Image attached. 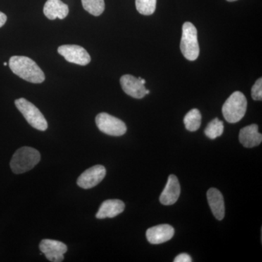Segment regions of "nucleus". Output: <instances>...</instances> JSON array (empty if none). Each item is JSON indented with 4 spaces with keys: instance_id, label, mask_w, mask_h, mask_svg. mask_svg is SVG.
<instances>
[{
    "instance_id": "obj_1",
    "label": "nucleus",
    "mask_w": 262,
    "mask_h": 262,
    "mask_svg": "<svg viewBox=\"0 0 262 262\" xmlns=\"http://www.w3.org/2000/svg\"><path fill=\"white\" fill-rule=\"evenodd\" d=\"M9 67L15 75L32 83H42L46 80V76L42 70L28 57H11L10 58Z\"/></svg>"
},
{
    "instance_id": "obj_2",
    "label": "nucleus",
    "mask_w": 262,
    "mask_h": 262,
    "mask_svg": "<svg viewBox=\"0 0 262 262\" xmlns=\"http://www.w3.org/2000/svg\"><path fill=\"white\" fill-rule=\"evenodd\" d=\"M40 153L37 149L24 146L15 151L10 161V168L15 174L26 173L32 170L40 161Z\"/></svg>"
},
{
    "instance_id": "obj_3",
    "label": "nucleus",
    "mask_w": 262,
    "mask_h": 262,
    "mask_svg": "<svg viewBox=\"0 0 262 262\" xmlns=\"http://www.w3.org/2000/svg\"><path fill=\"white\" fill-rule=\"evenodd\" d=\"M247 99L241 91H235L231 95L224 103L222 113L226 120L229 123L241 121L247 110Z\"/></svg>"
},
{
    "instance_id": "obj_4",
    "label": "nucleus",
    "mask_w": 262,
    "mask_h": 262,
    "mask_svg": "<svg viewBox=\"0 0 262 262\" xmlns=\"http://www.w3.org/2000/svg\"><path fill=\"white\" fill-rule=\"evenodd\" d=\"M183 56L189 61H195L200 54L198 40V31L190 22H186L182 27V37L180 44Z\"/></svg>"
},
{
    "instance_id": "obj_5",
    "label": "nucleus",
    "mask_w": 262,
    "mask_h": 262,
    "mask_svg": "<svg viewBox=\"0 0 262 262\" xmlns=\"http://www.w3.org/2000/svg\"><path fill=\"white\" fill-rule=\"evenodd\" d=\"M15 104L31 126L41 131L47 130V120L37 106L24 98L15 100Z\"/></svg>"
},
{
    "instance_id": "obj_6",
    "label": "nucleus",
    "mask_w": 262,
    "mask_h": 262,
    "mask_svg": "<svg viewBox=\"0 0 262 262\" xmlns=\"http://www.w3.org/2000/svg\"><path fill=\"white\" fill-rule=\"evenodd\" d=\"M96 123L101 132L108 136H123L127 131L125 122L107 113L98 114L96 117Z\"/></svg>"
},
{
    "instance_id": "obj_7",
    "label": "nucleus",
    "mask_w": 262,
    "mask_h": 262,
    "mask_svg": "<svg viewBox=\"0 0 262 262\" xmlns=\"http://www.w3.org/2000/svg\"><path fill=\"white\" fill-rule=\"evenodd\" d=\"M58 52L67 61L80 66L91 62V56L84 48L76 45H65L58 48Z\"/></svg>"
},
{
    "instance_id": "obj_8",
    "label": "nucleus",
    "mask_w": 262,
    "mask_h": 262,
    "mask_svg": "<svg viewBox=\"0 0 262 262\" xmlns=\"http://www.w3.org/2000/svg\"><path fill=\"white\" fill-rule=\"evenodd\" d=\"M106 173L104 166L101 165H94L81 174L77 179V185L82 189H91L102 182Z\"/></svg>"
},
{
    "instance_id": "obj_9",
    "label": "nucleus",
    "mask_w": 262,
    "mask_h": 262,
    "mask_svg": "<svg viewBox=\"0 0 262 262\" xmlns=\"http://www.w3.org/2000/svg\"><path fill=\"white\" fill-rule=\"evenodd\" d=\"M39 249L47 259L52 262H61L64 259L67 246L63 243L54 239H45L39 244Z\"/></svg>"
},
{
    "instance_id": "obj_10",
    "label": "nucleus",
    "mask_w": 262,
    "mask_h": 262,
    "mask_svg": "<svg viewBox=\"0 0 262 262\" xmlns=\"http://www.w3.org/2000/svg\"><path fill=\"white\" fill-rule=\"evenodd\" d=\"M141 77H135L130 75H123L120 78V84L124 92L134 98H144L149 94V91L146 89L141 82Z\"/></svg>"
},
{
    "instance_id": "obj_11",
    "label": "nucleus",
    "mask_w": 262,
    "mask_h": 262,
    "mask_svg": "<svg viewBox=\"0 0 262 262\" xmlns=\"http://www.w3.org/2000/svg\"><path fill=\"white\" fill-rule=\"evenodd\" d=\"M180 184L176 176L170 175L165 189L160 196V201L164 206H171L178 201L180 196Z\"/></svg>"
},
{
    "instance_id": "obj_12",
    "label": "nucleus",
    "mask_w": 262,
    "mask_h": 262,
    "mask_svg": "<svg viewBox=\"0 0 262 262\" xmlns=\"http://www.w3.org/2000/svg\"><path fill=\"white\" fill-rule=\"evenodd\" d=\"M174 229L169 225H160L148 229L146 239L151 244H160L170 241L174 235Z\"/></svg>"
},
{
    "instance_id": "obj_13",
    "label": "nucleus",
    "mask_w": 262,
    "mask_h": 262,
    "mask_svg": "<svg viewBox=\"0 0 262 262\" xmlns=\"http://www.w3.org/2000/svg\"><path fill=\"white\" fill-rule=\"evenodd\" d=\"M239 140L244 147L253 148L261 144L262 135L256 124L248 125L239 131Z\"/></svg>"
},
{
    "instance_id": "obj_14",
    "label": "nucleus",
    "mask_w": 262,
    "mask_h": 262,
    "mask_svg": "<svg viewBox=\"0 0 262 262\" xmlns=\"http://www.w3.org/2000/svg\"><path fill=\"white\" fill-rule=\"evenodd\" d=\"M207 198L215 219L218 220H223L225 215V201L220 191L215 188H211L207 192Z\"/></svg>"
},
{
    "instance_id": "obj_15",
    "label": "nucleus",
    "mask_w": 262,
    "mask_h": 262,
    "mask_svg": "<svg viewBox=\"0 0 262 262\" xmlns=\"http://www.w3.org/2000/svg\"><path fill=\"white\" fill-rule=\"evenodd\" d=\"M125 210V203L120 200H107L103 202L96 213L98 220L114 218L120 215Z\"/></svg>"
},
{
    "instance_id": "obj_16",
    "label": "nucleus",
    "mask_w": 262,
    "mask_h": 262,
    "mask_svg": "<svg viewBox=\"0 0 262 262\" xmlns=\"http://www.w3.org/2000/svg\"><path fill=\"white\" fill-rule=\"evenodd\" d=\"M43 12L50 20H55L57 18L64 19L69 14V7L61 0H48L45 4Z\"/></svg>"
},
{
    "instance_id": "obj_17",
    "label": "nucleus",
    "mask_w": 262,
    "mask_h": 262,
    "mask_svg": "<svg viewBox=\"0 0 262 262\" xmlns=\"http://www.w3.org/2000/svg\"><path fill=\"white\" fill-rule=\"evenodd\" d=\"M202 115L198 108H192L185 115L184 123L187 130L194 132L198 130L201 125Z\"/></svg>"
},
{
    "instance_id": "obj_18",
    "label": "nucleus",
    "mask_w": 262,
    "mask_h": 262,
    "mask_svg": "<svg viewBox=\"0 0 262 262\" xmlns=\"http://www.w3.org/2000/svg\"><path fill=\"white\" fill-rule=\"evenodd\" d=\"M82 6L91 15L98 16L105 9L104 0H82Z\"/></svg>"
},
{
    "instance_id": "obj_19",
    "label": "nucleus",
    "mask_w": 262,
    "mask_h": 262,
    "mask_svg": "<svg viewBox=\"0 0 262 262\" xmlns=\"http://www.w3.org/2000/svg\"><path fill=\"white\" fill-rule=\"evenodd\" d=\"M224 122L218 118H215L207 125L205 129V134L211 139H215L223 134Z\"/></svg>"
},
{
    "instance_id": "obj_20",
    "label": "nucleus",
    "mask_w": 262,
    "mask_h": 262,
    "mask_svg": "<svg viewBox=\"0 0 262 262\" xmlns=\"http://www.w3.org/2000/svg\"><path fill=\"white\" fill-rule=\"evenodd\" d=\"M157 0H136V10L144 15H152L156 10Z\"/></svg>"
},
{
    "instance_id": "obj_21",
    "label": "nucleus",
    "mask_w": 262,
    "mask_h": 262,
    "mask_svg": "<svg viewBox=\"0 0 262 262\" xmlns=\"http://www.w3.org/2000/svg\"><path fill=\"white\" fill-rule=\"evenodd\" d=\"M251 96L255 101H261L262 99V79L256 80L251 89Z\"/></svg>"
},
{
    "instance_id": "obj_22",
    "label": "nucleus",
    "mask_w": 262,
    "mask_h": 262,
    "mask_svg": "<svg viewBox=\"0 0 262 262\" xmlns=\"http://www.w3.org/2000/svg\"><path fill=\"white\" fill-rule=\"evenodd\" d=\"M192 258L187 253H181L174 259V262H191Z\"/></svg>"
},
{
    "instance_id": "obj_23",
    "label": "nucleus",
    "mask_w": 262,
    "mask_h": 262,
    "mask_svg": "<svg viewBox=\"0 0 262 262\" xmlns=\"http://www.w3.org/2000/svg\"><path fill=\"white\" fill-rule=\"evenodd\" d=\"M6 15H5V13H2V12H0V28L5 25V24L6 23Z\"/></svg>"
},
{
    "instance_id": "obj_24",
    "label": "nucleus",
    "mask_w": 262,
    "mask_h": 262,
    "mask_svg": "<svg viewBox=\"0 0 262 262\" xmlns=\"http://www.w3.org/2000/svg\"><path fill=\"white\" fill-rule=\"evenodd\" d=\"M227 1H228V2H234V1H237V0H227Z\"/></svg>"
},
{
    "instance_id": "obj_25",
    "label": "nucleus",
    "mask_w": 262,
    "mask_h": 262,
    "mask_svg": "<svg viewBox=\"0 0 262 262\" xmlns=\"http://www.w3.org/2000/svg\"><path fill=\"white\" fill-rule=\"evenodd\" d=\"M7 65H8V63H7V62H5L4 66H7Z\"/></svg>"
}]
</instances>
